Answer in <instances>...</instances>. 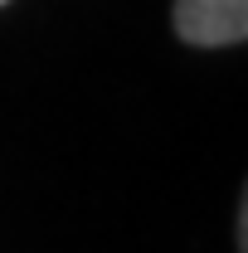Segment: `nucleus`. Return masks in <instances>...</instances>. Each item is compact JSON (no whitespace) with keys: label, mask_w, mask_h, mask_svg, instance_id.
I'll return each mask as SVG.
<instances>
[{"label":"nucleus","mask_w":248,"mask_h":253,"mask_svg":"<svg viewBox=\"0 0 248 253\" xmlns=\"http://www.w3.org/2000/svg\"><path fill=\"white\" fill-rule=\"evenodd\" d=\"M175 34L200 49L244 44L248 0H175Z\"/></svg>","instance_id":"nucleus-1"},{"label":"nucleus","mask_w":248,"mask_h":253,"mask_svg":"<svg viewBox=\"0 0 248 253\" xmlns=\"http://www.w3.org/2000/svg\"><path fill=\"white\" fill-rule=\"evenodd\" d=\"M0 5H5V0H0Z\"/></svg>","instance_id":"nucleus-2"}]
</instances>
